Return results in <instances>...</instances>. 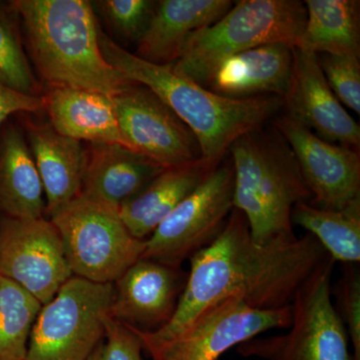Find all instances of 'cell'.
<instances>
[{
    "instance_id": "e0dca14e",
    "label": "cell",
    "mask_w": 360,
    "mask_h": 360,
    "mask_svg": "<svg viewBox=\"0 0 360 360\" xmlns=\"http://www.w3.org/2000/svg\"><path fill=\"white\" fill-rule=\"evenodd\" d=\"M232 4L231 0L156 2L148 28L137 41L135 56L155 65H174L191 35L217 22Z\"/></svg>"
},
{
    "instance_id": "ba28073f",
    "label": "cell",
    "mask_w": 360,
    "mask_h": 360,
    "mask_svg": "<svg viewBox=\"0 0 360 360\" xmlns=\"http://www.w3.org/2000/svg\"><path fill=\"white\" fill-rule=\"evenodd\" d=\"M113 295V283L71 277L40 309L25 360L89 359L103 342Z\"/></svg>"
},
{
    "instance_id": "9a60e30c",
    "label": "cell",
    "mask_w": 360,
    "mask_h": 360,
    "mask_svg": "<svg viewBox=\"0 0 360 360\" xmlns=\"http://www.w3.org/2000/svg\"><path fill=\"white\" fill-rule=\"evenodd\" d=\"M186 281L181 267L141 258L113 283L110 315L141 330H158L174 316Z\"/></svg>"
},
{
    "instance_id": "ffe728a7",
    "label": "cell",
    "mask_w": 360,
    "mask_h": 360,
    "mask_svg": "<svg viewBox=\"0 0 360 360\" xmlns=\"http://www.w3.org/2000/svg\"><path fill=\"white\" fill-rule=\"evenodd\" d=\"M44 97L51 125L58 134L78 141L129 148L120 134L110 97L68 86L51 87Z\"/></svg>"
},
{
    "instance_id": "4316f807",
    "label": "cell",
    "mask_w": 360,
    "mask_h": 360,
    "mask_svg": "<svg viewBox=\"0 0 360 360\" xmlns=\"http://www.w3.org/2000/svg\"><path fill=\"white\" fill-rule=\"evenodd\" d=\"M111 30L125 39L139 41L155 13L151 0H101L92 2Z\"/></svg>"
},
{
    "instance_id": "4dcf8cb0",
    "label": "cell",
    "mask_w": 360,
    "mask_h": 360,
    "mask_svg": "<svg viewBox=\"0 0 360 360\" xmlns=\"http://www.w3.org/2000/svg\"><path fill=\"white\" fill-rule=\"evenodd\" d=\"M44 110V96L21 94L0 82V129L15 113H37Z\"/></svg>"
},
{
    "instance_id": "30bf717a",
    "label": "cell",
    "mask_w": 360,
    "mask_h": 360,
    "mask_svg": "<svg viewBox=\"0 0 360 360\" xmlns=\"http://www.w3.org/2000/svg\"><path fill=\"white\" fill-rule=\"evenodd\" d=\"M290 323V305L260 310L231 297L203 310L168 340L141 345L153 360H217L232 347Z\"/></svg>"
},
{
    "instance_id": "cb8c5ba5",
    "label": "cell",
    "mask_w": 360,
    "mask_h": 360,
    "mask_svg": "<svg viewBox=\"0 0 360 360\" xmlns=\"http://www.w3.org/2000/svg\"><path fill=\"white\" fill-rule=\"evenodd\" d=\"M291 220L314 236L335 262L359 264L360 200L340 210L297 203Z\"/></svg>"
},
{
    "instance_id": "9c48e42d",
    "label": "cell",
    "mask_w": 360,
    "mask_h": 360,
    "mask_svg": "<svg viewBox=\"0 0 360 360\" xmlns=\"http://www.w3.org/2000/svg\"><path fill=\"white\" fill-rule=\"evenodd\" d=\"M233 187L231 160L220 162L146 239L141 258L181 267L224 229L233 210Z\"/></svg>"
},
{
    "instance_id": "83f0119b",
    "label": "cell",
    "mask_w": 360,
    "mask_h": 360,
    "mask_svg": "<svg viewBox=\"0 0 360 360\" xmlns=\"http://www.w3.org/2000/svg\"><path fill=\"white\" fill-rule=\"evenodd\" d=\"M319 65L326 82L343 106L360 115L359 56L319 54Z\"/></svg>"
},
{
    "instance_id": "ac0fdd59",
    "label": "cell",
    "mask_w": 360,
    "mask_h": 360,
    "mask_svg": "<svg viewBox=\"0 0 360 360\" xmlns=\"http://www.w3.org/2000/svg\"><path fill=\"white\" fill-rule=\"evenodd\" d=\"M165 168L120 144L90 143L85 149L82 193L120 208Z\"/></svg>"
},
{
    "instance_id": "8fae6325",
    "label": "cell",
    "mask_w": 360,
    "mask_h": 360,
    "mask_svg": "<svg viewBox=\"0 0 360 360\" xmlns=\"http://www.w3.org/2000/svg\"><path fill=\"white\" fill-rule=\"evenodd\" d=\"M0 276L42 305L73 276L60 234L51 220L7 217L0 225Z\"/></svg>"
},
{
    "instance_id": "7a4b0ae2",
    "label": "cell",
    "mask_w": 360,
    "mask_h": 360,
    "mask_svg": "<svg viewBox=\"0 0 360 360\" xmlns=\"http://www.w3.org/2000/svg\"><path fill=\"white\" fill-rule=\"evenodd\" d=\"M105 60L135 84L143 85L167 104L193 132L201 160L217 167L239 137L262 127L283 108V98L262 96L233 99L174 72L172 65L148 63L116 44L99 30Z\"/></svg>"
},
{
    "instance_id": "7c38bea8",
    "label": "cell",
    "mask_w": 360,
    "mask_h": 360,
    "mask_svg": "<svg viewBox=\"0 0 360 360\" xmlns=\"http://www.w3.org/2000/svg\"><path fill=\"white\" fill-rule=\"evenodd\" d=\"M112 101L120 134L130 150L167 168L201 160L193 132L143 85H131Z\"/></svg>"
},
{
    "instance_id": "1f68e13d",
    "label": "cell",
    "mask_w": 360,
    "mask_h": 360,
    "mask_svg": "<svg viewBox=\"0 0 360 360\" xmlns=\"http://www.w3.org/2000/svg\"><path fill=\"white\" fill-rule=\"evenodd\" d=\"M87 360H103V342L97 347L94 350V354L90 355L89 359Z\"/></svg>"
},
{
    "instance_id": "d6986e66",
    "label": "cell",
    "mask_w": 360,
    "mask_h": 360,
    "mask_svg": "<svg viewBox=\"0 0 360 360\" xmlns=\"http://www.w3.org/2000/svg\"><path fill=\"white\" fill-rule=\"evenodd\" d=\"M30 149L44 186L45 213H53L82 193L85 149L51 124L27 123Z\"/></svg>"
},
{
    "instance_id": "6da1fadb",
    "label": "cell",
    "mask_w": 360,
    "mask_h": 360,
    "mask_svg": "<svg viewBox=\"0 0 360 360\" xmlns=\"http://www.w3.org/2000/svg\"><path fill=\"white\" fill-rule=\"evenodd\" d=\"M328 257L309 233L292 240L255 243L245 215L233 208L219 236L191 257L186 288L167 326L156 331L129 326L142 343H156L227 298L260 310L284 309Z\"/></svg>"
},
{
    "instance_id": "f546056e",
    "label": "cell",
    "mask_w": 360,
    "mask_h": 360,
    "mask_svg": "<svg viewBox=\"0 0 360 360\" xmlns=\"http://www.w3.org/2000/svg\"><path fill=\"white\" fill-rule=\"evenodd\" d=\"M103 340V360H143L141 341L127 324L108 317Z\"/></svg>"
},
{
    "instance_id": "44dd1931",
    "label": "cell",
    "mask_w": 360,
    "mask_h": 360,
    "mask_svg": "<svg viewBox=\"0 0 360 360\" xmlns=\"http://www.w3.org/2000/svg\"><path fill=\"white\" fill-rule=\"evenodd\" d=\"M214 168L202 160L191 165L165 168L141 193L118 208L130 233L141 240L148 238Z\"/></svg>"
},
{
    "instance_id": "603a6c76",
    "label": "cell",
    "mask_w": 360,
    "mask_h": 360,
    "mask_svg": "<svg viewBox=\"0 0 360 360\" xmlns=\"http://www.w3.org/2000/svg\"><path fill=\"white\" fill-rule=\"evenodd\" d=\"M304 30L298 49L317 54L359 56L360 2L307 0Z\"/></svg>"
},
{
    "instance_id": "7402d4cb",
    "label": "cell",
    "mask_w": 360,
    "mask_h": 360,
    "mask_svg": "<svg viewBox=\"0 0 360 360\" xmlns=\"http://www.w3.org/2000/svg\"><path fill=\"white\" fill-rule=\"evenodd\" d=\"M44 189L25 135L6 125L0 137V208L16 219L45 213Z\"/></svg>"
},
{
    "instance_id": "52a82bcc",
    "label": "cell",
    "mask_w": 360,
    "mask_h": 360,
    "mask_svg": "<svg viewBox=\"0 0 360 360\" xmlns=\"http://www.w3.org/2000/svg\"><path fill=\"white\" fill-rule=\"evenodd\" d=\"M335 264L326 258L296 292L288 333L252 338L236 347L238 354L264 360H354L333 303Z\"/></svg>"
},
{
    "instance_id": "d4e9b609",
    "label": "cell",
    "mask_w": 360,
    "mask_h": 360,
    "mask_svg": "<svg viewBox=\"0 0 360 360\" xmlns=\"http://www.w3.org/2000/svg\"><path fill=\"white\" fill-rule=\"evenodd\" d=\"M42 304L0 276V360H25L33 324Z\"/></svg>"
},
{
    "instance_id": "5b68a950",
    "label": "cell",
    "mask_w": 360,
    "mask_h": 360,
    "mask_svg": "<svg viewBox=\"0 0 360 360\" xmlns=\"http://www.w3.org/2000/svg\"><path fill=\"white\" fill-rule=\"evenodd\" d=\"M307 20L298 0H240L217 22L198 30L184 45L174 72L205 85L229 56L262 45L297 46Z\"/></svg>"
},
{
    "instance_id": "4fadbf2b",
    "label": "cell",
    "mask_w": 360,
    "mask_h": 360,
    "mask_svg": "<svg viewBox=\"0 0 360 360\" xmlns=\"http://www.w3.org/2000/svg\"><path fill=\"white\" fill-rule=\"evenodd\" d=\"M274 129L292 151L311 205L340 210L360 200L359 150L324 141L286 115Z\"/></svg>"
},
{
    "instance_id": "f1b7e54d",
    "label": "cell",
    "mask_w": 360,
    "mask_h": 360,
    "mask_svg": "<svg viewBox=\"0 0 360 360\" xmlns=\"http://www.w3.org/2000/svg\"><path fill=\"white\" fill-rule=\"evenodd\" d=\"M357 264H342V274L333 286L335 307L354 348V360H360V270Z\"/></svg>"
},
{
    "instance_id": "484cf974",
    "label": "cell",
    "mask_w": 360,
    "mask_h": 360,
    "mask_svg": "<svg viewBox=\"0 0 360 360\" xmlns=\"http://www.w3.org/2000/svg\"><path fill=\"white\" fill-rule=\"evenodd\" d=\"M0 82L21 94L40 96L23 46L20 16L11 2L0 4Z\"/></svg>"
},
{
    "instance_id": "5bb4252c",
    "label": "cell",
    "mask_w": 360,
    "mask_h": 360,
    "mask_svg": "<svg viewBox=\"0 0 360 360\" xmlns=\"http://www.w3.org/2000/svg\"><path fill=\"white\" fill-rule=\"evenodd\" d=\"M283 108L286 115L324 141L359 150V125L329 87L314 52L293 47Z\"/></svg>"
},
{
    "instance_id": "8992f818",
    "label": "cell",
    "mask_w": 360,
    "mask_h": 360,
    "mask_svg": "<svg viewBox=\"0 0 360 360\" xmlns=\"http://www.w3.org/2000/svg\"><path fill=\"white\" fill-rule=\"evenodd\" d=\"M58 229L73 276L115 283L141 259L146 240L135 238L115 206L80 193L49 217Z\"/></svg>"
},
{
    "instance_id": "277c9868",
    "label": "cell",
    "mask_w": 360,
    "mask_h": 360,
    "mask_svg": "<svg viewBox=\"0 0 360 360\" xmlns=\"http://www.w3.org/2000/svg\"><path fill=\"white\" fill-rule=\"evenodd\" d=\"M234 169L233 208L245 215L258 245L292 240L293 207L311 194L292 151L281 135L262 127L239 137L229 148Z\"/></svg>"
},
{
    "instance_id": "2e32d148",
    "label": "cell",
    "mask_w": 360,
    "mask_h": 360,
    "mask_svg": "<svg viewBox=\"0 0 360 360\" xmlns=\"http://www.w3.org/2000/svg\"><path fill=\"white\" fill-rule=\"evenodd\" d=\"M293 47L262 45L224 59L203 86L227 98L262 96L283 98L290 82Z\"/></svg>"
},
{
    "instance_id": "3957f363",
    "label": "cell",
    "mask_w": 360,
    "mask_h": 360,
    "mask_svg": "<svg viewBox=\"0 0 360 360\" xmlns=\"http://www.w3.org/2000/svg\"><path fill=\"white\" fill-rule=\"evenodd\" d=\"M39 77L51 87L68 86L113 97L135 84L104 58L92 2L13 0Z\"/></svg>"
}]
</instances>
